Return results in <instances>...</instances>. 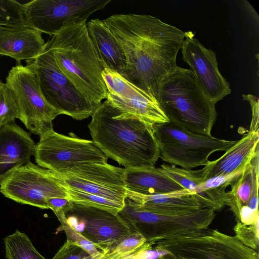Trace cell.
I'll return each mask as SVG.
<instances>
[{"instance_id":"obj_1","label":"cell","mask_w":259,"mask_h":259,"mask_svg":"<svg viewBox=\"0 0 259 259\" xmlns=\"http://www.w3.org/2000/svg\"><path fill=\"white\" fill-rule=\"evenodd\" d=\"M103 21L125 56L120 75L155 98L160 82L178 67L186 32L148 15L115 14Z\"/></svg>"},{"instance_id":"obj_4","label":"cell","mask_w":259,"mask_h":259,"mask_svg":"<svg viewBox=\"0 0 259 259\" xmlns=\"http://www.w3.org/2000/svg\"><path fill=\"white\" fill-rule=\"evenodd\" d=\"M155 98L169 122L190 133L210 135L217 117L190 69L178 66L160 82Z\"/></svg>"},{"instance_id":"obj_17","label":"cell","mask_w":259,"mask_h":259,"mask_svg":"<svg viewBox=\"0 0 259 259\" xmlns=\"http://www.w3.org/2000/svg\"><path fill=\"white\" fill-rule=\"evenodd\" d=\"M160 168L168 177L188 190L201 208L214 211L221 210L225 206L226 188L243 170L203 181L201 169H185L166 163L162 164Z\"/></svg>"},{"instance_id":"obj_7","label":"cell","mask_w":259,"mask_h":259,"mask_svg":"<svg viewBox=\"0 0 259 259\" xmlns=\"http://www.w3.org/2000/svg\"><path fill=\"white\" fill-rule=\"evenodd\" d=\"M153 247L177 259H259L258 253L235 236L207 228L156 242Z\"/></svg>"},{"instance_id":"obj_30","label":"cell","mask_w":259,"mask_h":259,"mask_svg":"<svg viewBox=\"0 0 259 259\" xmlns=\"http://www.w3.org/2000/svg\"><path fill=\"white\" fill-rule=\"evenodd\" d=\"M235 236L245 246L254 250L258 246V221L251 225L237 222L234 227Z\"/></svg>"},{"instance_id":"obj_15","label":"cell","mask_w":259,"mask_h":259,"mask_svg":"<svg viewBox=\"0 0 259 259\" xmlns=\"http://www.w3.org/2000/svg\"><path fill=\"white\" fill-rule=\"evenodd\" d=\"M65 215L68 223L106 254L134 231L118 214L72 202Z\"/></svg>"},{"instance_id":"obj_31","label":"cell","mask_w":259,"mask_h":259,"mask_svg":"<svg viewBox=\"0 0 259 259\" xmlns=\"http://www.w3.org/2000/svg\"><path fill=\"white\" fill-rule=\"evenodd\" d=\"M51 259L94 258L81 247L66 240Z\"/></svg>"},{"instance_id":"obj_27","label":"cell","mask_w":259,"mask_h":259,"mask_svg":"<svg viewBox=\"0 0 259 259\" xmlns=\"http://www.w3.org/2000/svg\"><path fill=\"white\" fill-rule=\"evenodd\" d=\"M19 113L15 96L6 83L0 80V127L15 122Z\"/></svg>"},{"instance_id":"obj_6","label":"cell","mask_w":259,"mask_h":259,"mask_svg":"<svg viewBox=\"0 0 259 259\" xmlns=\"http://www.w3.org/2000/svg\"><path fill=\"white\" fill-rule=\"evenodd\" d=\"M26 62L34 72L44 98L59 115L78 120L93 115L97 107L60 70L48 42L39 56Z\"/></svg>"},{"instance_id":"obj_23","label":"cell","mask_w":259,"mask_h":259,"mask_svg":"<svg viewBox=\"0 0 259 259\" xmlns=\"http://www.w3.org/2000/svg\"><path fill=\"white\" fill-rule=\"evenodd\" d=\"M125 189L143 195L168 194L184 189L155 166L124 168Z\"/></svg>"},{"instance_id":"obj_20","label":"cell","mask_w":259,"mask_h":259,"mask_svg":"<svg viewBox=\"0 0 259 259\" xmlns=\"http://www.w3.org/2000/svg\"><path fill=\"white\" fill-rule=\"evenodd\" d=\"M259 132L244 134L218 159L208 161L201 169L204 181L243 170L259 151Z\"/></svg>"},{"instance_id":"obj_26","label":"cell","mask_w":259,"mask_h":259,"mask_svg":"<svg viewBox=\"0 0 259 259\" xmlns=\"http://www.w3.org/2000/svg\"><path fill=\"white\" fill-rule=\"evenodd\" d=\"M64 188L69 200L76 204L100 208L114 214H118L124 206V204L98 195Z\"/></svg>"},{"instance_id":"obj_21","label":"cell","mask_w":259,"mask_h":259,"mask_svg":"<svg viewBox=\"0 0 259 259\" xmlns=\"http://www.w3.org/2000/svg\"><path fill=\"white\" fill-rule=\"evenodd\" d=\"M46 43L42 33L27 27L0 26V56L14 59L18 63L36 58Z\"/></svg>"},{"instance_id":"obj_13","label":"cell","mask_w":259,"mask_h":259,"mask_svg":"<svg viewBox=\"0 0 259 259\" xmlns=\"http://www.w3.org/2000/svg\"><path fill=\"white\" fill-rule=\"evenodd\" d=\"M102 77L107 89L106 100L117 118H134L154 125L169 122L156 98L119 73L105 68Z\"/></svg>"},{"instance_id":"obj_28","label":"cell","mask_w":259,"mask_h":259,"mask_svg":"<svg viewBox=\"0 0 259 259\" xmlns=\"http://www.w3.org/2000/svg\"><path fill=\"white\" fill-rule=\"evenodd\" d=\"M0 26H27L23 4L15 0H0Z\"/></svg>"},{"instance_id":"obj_19","label":"cell","mask_w":259,"mask_h":259,"mask_svg":"<svg viewBox=\"0 0 259 259\" xmlns=\"http://www.w3.org/2000/svg\"><path fill=\"white\" fill-rule=\"evenodd\" d=\"M35 146L30 135L15 122L0 127V182L30 161Z\"/></svg>"},{"instance_id":"obj_9","label":"cell","mask_w":259,"mask_h":259,"mask_svg":"<svg viewBox=\"0 0 259 259\" xmlns=\"http://www.w3.org/2000/svg\"><path fill=\"white\" fill-rule=\"evenodd\" d=\"M69 136L53 129L40 137L33 155L37 164L53 171L84 164H104L107 157L92 140L82 139L72 133Z\"/></svg>"},{"instance_id":"obj_14","label":"cell","mask_w":259,"mask_h":259,"mask_svg":"<svg viewBox=\"0 0 259 259\" xmlns=\"http://www.w3.org/2000/svg\"><path fill=\"white\" fill-rule=\"evenodd\" d=\"M64 187L98 195L124 204V168L108 163L84 164L53 171Z\"/></svg>"},{"instance_id":"obj_8","label":"cell","mask_w":259,"mask_h":259,"mask_svg":"<svg viewBox=\"0 0 259 259\" xmlns=\"http://www.w3.org/2000/svg\"><path fill=\"white\" fill-rule=\"evenodd\" d=\"M118 214L152 246L172 236L207 229L215 216L214 211L207 208L182 214L153 212L139 208L127 198Z\"/></svg>"},{"instance_id":"obj_33","label":"cell","mask_w":259,"mask_h":259,"mask_svg":"<svg viewBox=\"0 0 259 259\" xmlns=\"http://www.w3.org/2000/svg\"><path fill=\"white\" fill-rule=\"evenodd\" d=\"M72 203L70 200L61 198H50L47 200L48 208L52 210L56 216L65 213Z\"/></svg>"},{"instance_id":"obj_10","label":"cell","mask_w":259,"mask_h":259,"mask_svg":"<svg viewBox=\"0 0 259 259\" xmlns=\"http://www.w3.org/2000/svg\"><path fill=\"white\" fill-rule=\"evenodd\" d=\"M6 80L17 101L19 119L26 128L39 137L53 129L52 121L59 114L44 98L33 70L18 64L10 69Z\"/></svg>"},{"instance_id":"obj_24","label":"cell","mask_w":259,"mask_h":259,"mask_svg":"<svg viewBox=\"0 0 259 259\" xmlns=\"http://www.w3.org/2000/svg\"><path fill=\"white\" fill-rule=\"evenodd\" d=\"M87 27L89 38L104 68L121 74L125 68L126 58L115 37L100 19L90 20Z\"/></svg>"},{"instance_id":"obj_34","label":"cell","mask_w":259,"mask_h":259,"mask_svg":"<svg viewBox=\"0 0 259 259\" xmlns=\"http://www.w3.org/2000/svg\"><path fill=\"white\" fill-rule=\"evenodd\" d=\"M158 259H177L169 253H166L161 256Z\"/></svg>"},{"instance_id":"obj_16","label":"cell","mask_w":259,"mask_h":259,"mask_svg":"<svg viewBox=\"0 0 259 259\" xmlns=\"http://www.w3.org/2000/svg\"><path fill=\"white\" fill-rule=\"evenodd\" d=\"M183 60L191 68L197 82L207 97L214 104L231 93L230 85L220 73L215 53L205 48L186 32L181 48Z\"/></svg>"},{"instance_id":"obj_25","label":"cell","mask_w":259,"mask_h":259,"mask_svg":"<svg viewBox=\"0 0 259 259\" xmlns=\"http://www.w3.org/2000/svg\"><path fill=\"white\" fill-rule=\"evenodd\" d=\"M7 259H46L34 247L29 237L17 230L4 239Z\"/></svg>"},{"instance_id":"obj_12","label":"cell","mask_w":259,"mask_h":259,"mask_svg":"<svg viewBox=\"0 0 259 259\" xmlns=\"http://www.w3.org/2000/svg\"><path fill=\"white\" fill-rule=\"evenodd\" d=\"M1 193L18 203L49 209L50 198L69 199L65 188L53 171L28 161L12 171L0 182Z\"/></svg>"},{"instance_id":"obj_29","label":"cell","mask_w":259,"mask_h":259,"mask_svg":"<svg viewBox=\"0 0 259 259\" xmlns=\"http://www.w3.org/2000/svg\"><path fill=\"white\" fill-rule=\"evenodd\" d=\"M57 217L61 224L62 229L66 234L67 240L81 247L94 259L104 254L68 223L65 214Z\"/></svg>"},{"instance_id":"obj_3","label":"cell","mask_w":259,"mask_h":259,"mask_svg":"<svg viewBox=\"0 0 259 259\" xmlns=\"http://www.w3.org/2000/svg\"><path fill=\"white\" fill-rule=\"evenodd\" d=\"M47 42L60 70L97 107L107 97L105 68L89 38L87 22L64 28Z\"/></svg>"},{"instance_id":"obj_5","label":"cell","mask_w":259,"mask_h":259,"mask_svg":"<svg viewBox=\"0 0 259 259\" xmlns=\"http://www.w3.org/2000/svg\"><path fill=\"white\" fill-rule=\"evenodd\" d=\"M153 128L159 158L185 169L205 165L211 154L226 151L237 142L190 133L169 122L155 124Z\"/></svg>"},{"instance_id":"obj_35","label":"cell","mask_w":259,"mask_h":259,"mask_svg":"<svg viewBox=\"0 0 259 259\" xmlns=\"http://www.w3.org/2000/svg\"><path fill=\"white\" fill-rule=\"evenodd\" d=\"M97 259H111L110 256L107 254H104L101 257L97 258Z\"/></svg>"},{"instance_id":"obj_11","label":"cell","mask_w":259,"mask_h":259,"mask_svg":"<svg viewBox=\"0 0 259 259\" xmlns=\"http://www.w3.org/2000/svg\"><path fill=\"white\" fill-rule=\"evenodd\" d=\"M111 0H33L23 4L27 27L53 36L70 25L87 22Z\"/></svg>"},{"instance_id":"obj_2","label":"cell","mask_w":259,"mask_h":259,"mask_svg":"<svg viewBox=\"0 0 259 259\" xmlns=\"http://www.w3.org/2000/svg\"><path fill=\"white\" fill-rule=\"evenodd\" d=\"M88 124L93 141L108 158L125 168L155 166L159 158L153 125L134 118H117L106 101Z\"/></svg>"},{"instance_id":"obj_22","label":"cell","mask_w":259,"mask_h":259,"mask_svg":"<svg viewBox=\"0 0 259 259\" xmlns=\"http://www.w3.org/2000/svg\"><path fill=\"white\" fill-rule=\"evenodd\" d=\"M126 198L139 208L158 213L182 214L202 209L185 189L168 194L143 195L126 190Z\"/></svg>"},{"instance_id":"obj_32","label":"cell","mask_w":259,"mask_h":259,"mask_svg":"<svg viewBox=\"0 0 259 259\" xmlns=\"http://www.w3.org/2000/svg\"><path fill=\"white\" fill-rule=\"evenodd\" d=\"M243 100L247 101L251 107L252 117L248 132H258L259 123V106L257 98L252 95H243Z\"/></svg>"},{"instance_id":"obj_18","label":"cell","mask_w":259,"mask_h":259,"mask_svg":"<svg viewBox=\"0 0 259 259\" xmlns=\"http://www.w3.org/2000/svg\"><path fill=\"white\" fill-rule=\"evenodd\" d=\"M258 161L259 151L233 180L226 193L225 205L233 212L237 222L247 225L258 220Z\"/></svg>"}]
</instances>
